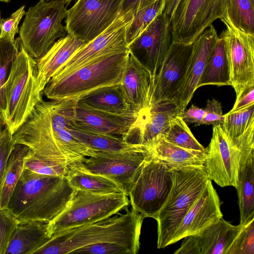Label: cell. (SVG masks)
Segmentation results:
<instances>
[{
    "label": "cell",
    "instance_id": "1",
    "mask_svg": "<svg viewBox=\"0 0 254 254\" xmlns=\"http://www.w3.org/2000/svg\"><path fill=\"white\" fill-rule=\"evenodd\" d=\"M77 101L41 100L12 135L14 143L27 146L29 153L39 159L64 166L95 156L96 151L76 140L69 130Z\"/></svg>",
    "mask_w": 254,
    "mask_h": 254
},
{
    "label": "cell",
    "instance_id": "2",
    "mask_svg": "<svg viewBox=\"0 0 254 254\" xmlns=\"http://www.w3.org/2000/svg\"><path fill=\"white\" fill-rule=\"evenodd\" d=\"M103 220L65 230L53 235L34 254H67L85 246L111 243L136 254L140 248V235L144 217L131 208Z\"/></svg>",
    "mask_w": 254,
    "mask_h": 254
},
{
    "label": "cell",
    "instance_id": "3",
    "mask_svg": "<svg viewBox=\"0 0 254 254\" xmlns=\"http://www.w3.org/2000/svg\"><path fill=\"white\" fill-rule=\"evenodd\" d=\"M74 190L65 177L40 174L24 168L7 209L19 222L48 223L67 206Z\"/></svg>",
    "mask_w": 254,
    "mask_h": 254
},
{
    "label": "cell",
    "instance_id": "4",
    "mask_svg": "<svg viewBox=\"0 0 254 254\" xmlns=\"http://www.w3.org/2000/svg\"><path fill=\"white\" fill-rule=\"evenodd\" d=\"M128 54V49L105 55L68 73L52 77L43 92L51 100H78L99 88L119 85Z\"/></svg>",
    "mask_w": 254,
    "mask_h": 254
},
{
    "label": "cell",
    "instance_id": "5",
    "mask_svg": "<svg viewBox=\"0 0 254 254\" xmlns=\"http://www.w3.org/2000/svg\"><path fill=\"white\" fill-rule=\"evenodd\" d=\"M205 150L204 170L208 178L221 187L236 188L240 169L254 152V122L237 137L227 135L221 125L213 126Z\"/></svg>",
    "mask_w": 254,
    "mask_h": 254
},
{
    "label": "cell",
    "instance_id": "6",
    "mask_svg": "<svg viewBox=\"0 0 254 254\" xmlns=\"http://www.w3.org/2000/svg\"><path fill=\"white\" fill-rule=\"evenodd\" d=\"M172 186L159 211L157 248L170 245L175 232L207 186L209 179L203 169H171Z\"/></svg>",
    "mask_w": 254,
    "mask_h": 254
},
{
    "label": "cell",
    "instance_id": "7",
    "mask_svg": "<svg viewBox=\"0 0 254 254\" xmlns=\"http://www.w3.org/2000/svg\"><path fill=\"white\" fill-rule=\"evenodd\" d=\"M37 63L22 44L4 86L6 109L3 124L12 135L27 120L42 100L37 81Z\"/></svg>",
    "mask_w": 254,
    "mask_h": 254
},
{
    "label": "cell",
    "instance_id": "8",
    "mask_svg": "<svg viewBox=\"0 0 254 254\" xmlns=\"http://www.w3.org/2000/svg\"><path fill=\"white\" fill-rule=\"evenodd\" d=\"M129 203L126 193H98L75 190L67 206L47 223L50 237L75 227L96 223L119 213Z\"/></svg>",
    "mask_w": 254,
    "mask_h": 254
},
{
    "label": "cell",
    "instance_id": "9",
    "mask_svg": "<svg viewBox=\"0 0 254 254\" xmlns=\"http://www.w3.org/2000/svg\"><path fill=\"white\" fill-rule=\"evenodd\" d=\"M65 5L57 1H40L26 12L19 37L27 53L38 60L51 49L56 40L64 37L66 26L62 21L67 16Z\"/></svg>",
    "mask_w": 254,
    "mask_h": 254
},
{
    "label": "cell",
    "instance_id": "10",
    "mask_svg": "<svg viewBox=\"0 0 254 254\" xmlns=\"http://www.w3.org/2000/svg\"><path fill=\"white\" fill-rule=\"evenodd\" d=\"M172 186L171 168L150 151L128 191L131 208L144 218L156 220Z\"/></svg>",
    "mask_w": 254,
    "mask_h": 254
},
{
    "label": "cell",
    "instance_id": "11",
    "mask_svg": "<svg viewBox=\"0 0 254 254\" xmlns=\"http://www.w3.org/2000/svg\"><path fill=\"white\" fill-rule=\"evenodd\" d=\"M226 10L227 0H181L170 20L173 40L192 44Z\"/></svg>",
    "mask_w": 254,
    "mask_h": 254
},
{
    "label": "cell",
    "instance_id": "12",
    "mask_svg": "<svg viewBox=\"0 0 254 254\" xmlns=\"http://www.w3.org/2000/svg\"><path fill=\"white\" fill-rule=\"evenodd\" d=\"M122 0H77L67 10V33L88 43L109 27L120 14Z\"/></svg>",
    "mask_w": 254,
    "mask_h": 254
},
{
    "label": "cell",
    "instance_id": "13",
    "mask_svg": "<svg viewBox=\"0 0 254 254\" xmlns=\"http://www.w3.org/2000/svg\"><path fill=\"white\" fill-rule=\"evenodd\" d=\"M220 20L226 29L219 37L225 43L231 86L235 91L237 99L246 89L254 85V34L236 28L226 16Z\"/></svg>",
    "mask_w": 254,
    "mask_h": 254
},
{
    "label": "cell",
    "instance_id": "14",
    "mask_svg": "<svg viewBox=\"0 0 254 254\" xmlns=\"http://www.w3.org/2000/svg\"><path fill=\"white\" fill-rule=\"evenodd\" d=\"M132 17L130 11L120 14L104 31L73 54L53 77L68 73L104 55L127 50L126 32Z\"/></svg>",
    "mask_w": 254,
    "mask_h": 254
},
{
    "label": "cell",
    "instance_id": "15",
    "mask_svg": "<svg viewBox=\"0 0 254 254\" xmlns=\"http://www.w3.org/2000/svg\"><path fill=\"white\" fill-rule=\"evenodd\" d=\"M192 52V43L173 41L151 84L148 110L161 102L175 99L184 82Z\"/></svg>",
    "mask_w": 254,
    "mask_h": 254
},
{
    "label": "cell",
    "instance_id": "16",
    "mask_svg": "<svg viewBox=\"0 0 254 254\" xmlns=\"http://www.w3.org/2000/svg\"><path fill=\"white\" fill-rule=\"evenodd\" d=\"M173 41L170 18L162 12L128 45L129 53L150 73L151 83Z\"/></svg>",
    "mask_w": 254,
    "mask_h": 254
},
{
    "label": "cell",
    "instance_id": "17",
    "mask_svg": "<svg viewBox=\"0 0 254 254\" xmlns=\"http://www.w3.org/2000/svg\"><path fill=\"white\" fill-rule=\"evenodd\" d=\"M150 150L144 153L96 151L84 162L91 172L105 176L119 184L128 191Z\"/></svg>",
    "mask_w": 254,
    "mask_h": 254
},
{
    "label": "cell",
    "instance_id": "18",
    "mask_svg": "<svg viewBox=\"0 0 254 254\" xmlns=\"http://www.w3.org/2000/svg\"><path fill=\"white\" fill-rule=\"evenodd\" d=\"M223 218L219 196L209 179L207 186L187 212L170 242L174 244L196 235Z\"/></svg>",
    "mask_w": 254,
    "mask_h": 254
},
{
    "label": "cell",
    "instance_id": "19",
    "mask_svg": "<svg viewBox=\"0 0 254 254\" xmlns=\"http://www.w3.org/2000/svg\"><path fill=\"white\" fill-rule=\"evenodd\" d=\"M141 116L125 117L109 114L95 109L80 99L76 103L72 124L87 131L121 136L126 141L137 127Z\"/></svg>",
    "mask_w": 254,
    "mask_h": 254
},
{
    "label": "cell",
    "instance_id": "20",
    "mask_svg": "<svg viewBox=\"0 0 254 254\" xmlns=\"http://www.w3.org/2000/svg\"><path fill=\"white\" fill-rule=\"evenodd\" d=\"M243 226L222 218L199 233L184 238L174 254H226Z\"/></svg>",
    "mask_w": 254,
    "mask_h": 254
},
{
    "label": "cell",
    "instance_id": "21",
    "mask_svg": "<svg viewBox=\"0 0 254 254\" xmlns=\"http://www.w3.org/2000/svg\"><path fill=\"white\" fill-rule=\"evenodd\" d=\"M218 38L215 27L211 25L192 43V52L188 68L175 98L182 113L185 110L196 90L198 81Z\"/></svg>",
    "mask_w": 254,
    "mask_h": 254
},
{
    "label": "cell",
    "instance_id": "22",
    "mask_svg": "<svg viewBox=\"0 0 254 254\" xmlns=\"http://www.w3.org/2000/svg\"><path fill=\"white\" fill-rule=\"evenodd\" d=\"M181 111L175 99L158 103L145 113L137 127L128 137V142L147 146L156 137L164 134L172 121Z\"/></svg>",
    "mask_w": 254,
    "mask_h": 254
},
{
    "label": "cell",
    "instance_id": "23",
    "mask_svg": "<svg viewBox=\"0 0 254 254\" xmlns=\"http://www.w3.org/2000/svg\"><path fill=\"white\" fill-rule=\"evenodd\" d=\"M151 83L148 70L129 53L119 86L125 100L134 111L142 114L147 112Z\"/></svg>",
    "mask_w": 254,
    "mask_h": 254
},
{
    "label": "cell",
    "instance_id": "24",
    "mask_svg": "<svg viewBox=\"0 0 254 254\" xmlns=\"http://www.w3.org/2000/svg\"><path fill=\"white\" fill-rule=\"evenodd\" d=\"M87 43L76 36L67 33L58 39L42 58L36 60L37 81L40 91H43L50 79L72 54Z\"/></svg>",
    "mask_w": 254,
    "mask_h": 254
},
{
    "label": "cell",
    "instance_id": "25",
    "mask_svg": "<svg viewBox=\"0 0 254 254\" xmlns=\"http://www.w3.org/2000/svg\"><path fill=\"white\" fill-rule=\"evenodd\" d=\"M147 146L154 156L171 169L204 170L205 148L202 151L183 148L168 141L162 134L156 137Z\"/></svg>",
    "mask_w": 254,
    "mask_h": 254
},
{
    "label": "cell",
    "instance_id": "26",
    "mask_svg": "<svg viewBox=\"0 0 254 254\" xmlns=\"http://www.w3.org/2000/svg\"><path fill=\"white\" fill-rule=\"evenodd\" d=\"M51 238L47 223L38 221L19 222L12 234L5 254H34Z\"/></svg>",
    "mask_w": 254,
    "mask_h": 254
},
{
    "label": "cell",
    "instance_id": "27",
    "mask_svg": "<svg viewBox=\"0 0 254 254\" xmlns=\"http://www.w3.org/2000/svg\"><path fill=\"white\" fill-rule=\"evenodd\" d=\"M72 121L68 126L72 135L80 142L96 151L144 153L149 151L147 146L127 142L121 136L96 133L83 130L74 126L72 124Z\"/></svg>",
    "mask_w": 254,
    "mask_h": 254
},
{
    "label": "cell",
    "instance_id": "28",
    "mask_svg": "<svg viewBox=\"0 0 254 254\" xmlns=\"http://www.w3.org/2000/svg\"><path fill=\"white\" fill-rule=\"evenodd\" d=\"M66 178L75 190L104 194L126 193L125 189L115 181L89 171L84 162L68 165Z\"/></svg>",
    "mask_w": 254,
    "mask_h": 254
},
{
    "label": "cell",
    "instance_id": "29",
    "mask_svg": "<svg viewBox=\"0 0 254 254\" xmlns=\"http://www.w3.org/2000/svg\"><path fill=\"white\" fill-rule=\"evenodd\" d=\"M92 108L125 117H138L143 114L134 111L125 100L119 85L97 89L81 99Z\"/></svg>",
    "mask_w": 254,
    "mask_h": 254
},
{
    "label": "cell",
    "instance_id": "30",
    "mask_svg": "<svg viewBox=\"0 0 254 254\" xmlns=\"http://www.w3.org/2000/svg\"><path fill=\"white\" fill-rule=\"evenodd\" d=\"M231 85L230 69L225 43L219 37L198 81L196 89L205 85Z\"/></svg>",
    "mask_w": 254,
    "mask_h": 254
},
{
    "label": "cell",
    "instance_id": "31",
    "mask_svg": "<svg viewBox=\"0 0 254 254\" xmlns=\"http://www.w3.org/2000/svg\"><path fill=\"white\" fill-rule=\"evenodd\" d=\"M254 152L240 169L237 189L240 212V224L254 219Z\"/></svg>",
    "mask_w": 254,
    "mask_h": 254
},
{
    "label": "cell",
    "instance_id": "32",
    "mask_svg": "<svg viewBox=\"0 0 254 254\" xmlns=\"http://www.w3.org/2000/svg\"><path fill=\"white\" fill-rule=\"evenodd\" d=\"M28 150L27 146L17 144L9 155L0 188L1 209H7L10 197L24 169V160Z\"/></svg>",
    "mask_w": 254,
    "mask_h": 254
},
{
    "label": "cell",
    "instance_id": "33",
    "mask_svg": "<svg viewBox=\"0 0 254 254\" xmlns=\"http://www.w3.org/2000/svg\"><path fill=\"white\" fill-rule=\"evenodd\" d=\"M21 46L20 37L14 41L0 38V116L2 121L6 109L4 86Z\"/></svg>",
    "mask_w": 254,
    "mask_h": 254
},
{
    "label": "cell",
    "instance_id": "34",
    "mask_svg": "<svg viewBox=\"0 0 254 254\" xmlns=\"http://www.w3.org/2000/svg\"><path fill=\"white\" fill-rule=\"evenodd\" d=\"M225 16L236 28L254 34V0H227Z\"/></svg>",
    "mask_w": 254,
    "mask_h": 254
},
{
    "label": "cell",
    "instance_id": "35",
    "mask_svg": "<svg viewBox=\"0 0 254 254\" xmlns=\"http://www.w3.org/2000/svg\"><path fill=\"white\" fill-rule=\"evenodd\" d=\"M164 5V0H156L133 14L132 21L126 32L127 45L139 36L157 15L163 12Z\"/></svg>",
    "mask_w": 254,
    "mask_h": 254
},
{
    "label": "cell",
    "instance_id": "36",
    "mask_svg": "<svg viewBox=\"0 0 254 254\" xmlns=\"http://www.w3.org/2000/svg\"><path fill=\"white\" fill-rule=\"evenodd\" d=\"M162 135L168 141L183 148L197 151H202L205 148L197 140L180 116L172 121Z\"/></svg>",
    "mask_w": 254,
    "mask_h": 254
},
{
    "label": "cell",
    "instance_id": "37",
    "mask_svg": "<svg viewBox=\"0 0 254 254\" xmlns=\"http://www.w3.org/2000/svg\"><path fill=\"white\" fill-rule=\"evenodd\" d=\"M254 122V104L224 115L221 127L225 133L231 137L243 134Z\"/></svg>",
    "mask_w": 254,
    "mask_h": 254
},
{
    "label": "cell",
    "instance_id": "38",
    "mask_svg": "<svg viewBox=\"0 0 254 254\" xmlns=\"http://www.w3.org/2000/svg\"><path fill=\"white\" fill-rule=\"evenodd\" d=\"M226 254H254V219L243 225Z\"/></svg>",
    "mask_w": 254,
    "mask_h": 254
},
{
    "label": "cell",
    "instance_id": "39",
    "mask_svg": "<svg viewBox=\"0 0 254 254\" xmlns=\"http://www.w3.org/2000/svg\"><path fill=\"white\" fill-rule=\"evenodd\" d=\"M24 168L40 174L65 177L68 171V166L37 158L28 151L24 158Z\"/></svg>",
    "mask_w": 254,
    "mask_h": 254
},
{
    "label": "cell",
    "instance_id": "40",
    "mask_svg": "<svg viewBox=\"0 0 254 254\" xmlns=\"http://www.w3.org/2000/svg\"><path fill=\"white\" fill-rule=\"evenodd\" d=\"M19 221L7 209L0 208V254H5Z\"/></svg>",
    "mask_w": 254,
    "mask_h": 254
},
{
    "label": "cell",
    "instance_id": "41",
    "mask_svg": "<svg viewBox=\"0 0 254 254\" xmlns=\"http://www.w3.org/2000/svg\"><path fill=\"white\" fill-rule=\"evenodd\" d=\"M25 5H23L6 18L1 19L0 22V38L14 41L18 32L19 23L25 14Z\"/></svg>",
    "mask_w": 254,
    "mask_h": 254
},
{
    "label": "cell",
    "instance_id": "42",
    "mask_svg": "<svg viewBox=\"0 0 254 254\" xmlns=\"http://www.w3.org/2000/svg\"><path fill=\"white\" fill-rule=\"evenodd\" d=\"M72 254H130L125 247L111 243H98L82 247Z\"/></svg>",
    "mask_w": 254,
    "mask_h": 254
},
{
    "label": "cell",
    "instance_id": "43",
    "mask_svg": "<svg viewBox=\"0 0 254 254\" xmlns=\"http://www.w3.org/2000/svg\"><path fill=\"white\" fill-rule=\"evenodd\" d=\"M15 145L12 139V134L9 129L5 127L2 129L0 137V188L8 158Z\"/></svg>",
    "mask_w": 254,
    "mask_h": 254
},
{
    "label": "cell",
    "instance_id": "44",
    "mask_svg": "<svg viewBox=\"0 0 254 254\" xmlns=\"http://www.w3.org/2000/svg\"><path fill=\"white\" fill-rule=\"evenodd\" d=\"M205 114L202 125L213 126L221 125L224 120L222 108L221 103L215 99H208L205 108Z\"/></svg>",
    "mask_w": 254,
    "mask_h": 254
},
{
    "label": "cell",
    "instance_id": "45",
    "mask_svg": "<svg viewBox=\"0 0 254 254\" xmlns=\"http://www.w3.org/2000/svg\"><path fill=\"white\" fill-rule=\"evenodd\" d=\"M205 112L204 109L192 105L187 111H183L180 115L187 123L194 124L195 126L202 125Z\"/></svg>",
    "mask_w": 254,
    "mask_h": 254
},
{
    "label": "cell",
    "instance_id": "46",
    "mask_svg": "<svg viewBox=\"0 0 254 254\" xmlns=\"http://www.w3.org/2000/svg\"><path fill=\"white\" fill-rule=\"evenodd\" d=\"M254 104V85L246 89L241 95L236 99L231 111L243 108Z\"/></svg>",
    "mask_w": 254,
    "mask_h": 254
},
{
    "label": "cell",
    "instance_id": "47",
    "mask_svg": "<svg viewBox=\"0 0 254 254\" xmlns=\"http://www.w3.org/2000/svg\"><path fill=\"white\" fill-rule=\"evenodd\" d=\"M156 0H122L120 14L130 11L133 14Z\"/></svg>",
    "mask_w": 254,
    "mask_h": 254
},
{
    "label": "cell",
    "instance_id": "48",
    "mask_svg": "<svg viewBox=\"0 0 254 254\" xmlns=\"http://www.w3.org/2000/svg\"><path fill=\"white\" fill-rule=\"evenodd\" d=\"M181 0H164V8L163 11L170 18L172 17L178 5Z\"/></svg>",
    "mask_w": 254,
    "mask_h": 254
},
{
    "label": "cell",
    "instance_id": "49",
    "mask_svg": "<svg viewBox=\"0 0 254 254\" xmlns=\"http://www.w3.org/2000/svg\"><path fill=\"white\" fill-rule=\"evenodd\" d=\"M46 1H57L63 3L65 5H69L73 0H44Z\"/></svg>",
    "mask_w": 254,
    "mask_h": 254
},
{
    "label": "cell",
    "instance_id": "50",
    "mask_svg": "<svg viewBox=\"0 0 254 254\" xmlns=\"http://www.w3.org/2000/svg\"><path fill=\"white\" fill-rule=\"evenodd\" d=\"M2 124H3V121L2 120V118L0 116V137L1 132H2V129H1Z\"/></svg>",
    "mask_w": 254,
    "mask_h": 254
},
{
    "label": "cell",
    "instance_id": "51",
    "mask_svg": "<svg viewBox=\"0 0 254 254\" xmlns=\"http://www.w3.org/2000/svg\"><path fill=\"white\" fill-rule=\"evenodd\" d=\"M0 1H4V2H8L10 0H0Z\"/></svg>",
    "mask_w": 254,
    "mask_h": 254
},
{
    "label": "cell",
    "instance_id": "52",
    "mask_svg": "<svg viewBox=\"0 0 254 254\" xmlns=\"http://www.w3.org/2000/svg\"><path fill=\"white\" fill-rule=\"evenodd\" d=\"M1 14H0V22L1 21Z\"/></svg>",
    "mask_w": 254,
    "mask_h": 254
}]
</instances>
